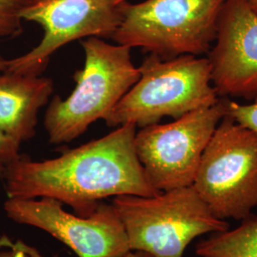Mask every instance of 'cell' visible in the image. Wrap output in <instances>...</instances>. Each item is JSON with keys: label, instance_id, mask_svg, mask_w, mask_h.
<instances>
[{"label": "cell", "instance_id": "obj_1", "mask_svg": "<svg viewBox=\"0 0 257 257\" xmlns=\"http://www.w3.org/2000/svg\"><path fill=\"white\" fill-rule=\"evenodd\" d=\"M137 128L124 124L52 159L32 161L20 156L1 170L8 197L54 198L88 216L108 197L160 193L148 181L138 159Z\"/></svg>", "mask_w": 257, "mask_h": 257}, {"label": "cell", "instance_id": "obj_2", "mask_svg": "<svg viewBox=\"0 0 257 257\" xmlns=\"http://www.w3.org/2000/svg\"><path fill=\"white\" fill-rule=\"evenodd\" d=\"M140 77L104 118L109 127H147L169 116L209 108L220 100L211 82L208 57L184 55L161 58L150 54L140 65Z\"/></svg>", "mask_w": 257, "mask_h": 257}, {"label": "cell", "instance_id": "obj_3", "mask_svg": "<svg viewBox=\"0 0 257 257\" xmlns=\"http://www.w3.org/2000/svg\"><path fill=\"white\" fill-rule=\"evenodd\" d=\"M81 46L85 63L74 74V92L66 99L55 95L47 109L44 126L52 144L69 143L104 119L140 77L131 48L99 37L86 38Z\"/></svg>", "mask_w": 257, "mask_h": 257}, {"label": "cell", "instance_id": "obj_4", "mask_svg": "<svg viewBox=\"0 0 257 257\" xmlns=\"http://www.w3.org/2000/svg\"><path fill=\"white\" fill-rule=\"evenodd\" d=\"M111 205L125 228L131 250L154 257H183L194 239L230 229L227 221L210 211L193 186L152 196L119 195Z\"/></svg>", "mask_w": 257, "mask_h": 257}, {"label": "cell", "instance_id": "obj_5", "mask_svg": "<svg viewBox=\"0 0 257 257\" xmlns=\"http://www.w3.org/2000/svg\"><path fill=\"white\" fill-rule=\"evenodd\" d=\"M225 0H144L128 3L111 37L161 58L209 54Z\"/></svg>", "mask_w": 257, "mask_h": 257}, {"label": "cell", "instance_id": "obj_6", "mask_svg": "<svg viewBox=\"0 0 257 257\" xmlns=\"http://www.w3.org/2000/svg\"><path fill=\"white\" fill-rule=\"evenodd\" d=\"M193 189L222 220L242 221L257 207V135L225 115L203 153Z\"/></svg>", "mask_w": 257, "mask_h": 257}, {"label": "cell", "instance_id": "obj_7", "mask_svg": "<svg viewBox=\"0 0 257 257\" xmlns=\"http://www.w3.org/2000/svg\"><path fill=\"white\" fill-rule=\"evenodd\" d=\"M226 115L224 99L168 124L137 132L135 145L148 181L158 192L192 186L205 149Z\"/></svg>", "mask_w": 257, "mask_h": 257}, {"label": "cell", "instance_id": "obj_8", "mask_svg": "<svg viewBox=\"0 0 257 257\" xmlns=\"http://www.w3.org/2000/svg\"><path fill=\"white\" fill-rule=\"evenodd\" d=\"M128 0H39L22 19L43 30L37 46L7 61L4 72L42 75L60 48L89 37L111 38L123 20Z\"/></svg>", "mask_w": 257, "mask_h": 257}, {"label": "cell", "instance_id": "obj_9", "mask_svg": "<svg viewBox=\"0 0 257 257\" xmlns=\"http://www.w3.org/2000/svg\"><path fill=\"white\" fill-rule=\"evenodd\" d=\"M4 210L11 220L44 230L78 257H124L131 248L114 207L100 203L88 216L70 213L54 198H8Z\"/></svg>", "mask_w": 257, "mask_h": 257}, {"label": "cell", "instance_id": "obj_10", "mask_svg": "<svg viewBox=\"0 0 257 257\" xmlns=\"http://www.w3.org/2000/svg\"><path fill=\"white\" fill-rule=\"evenodd\" d=\"M222 98H257V14L244 0H225L208 56Z\"/></svg>", "mask_w": 257, "mask_h": 257}, {"label": "cell", "instance_id": "obj_11", "mask_svg": "<svg viewBox=\"0 0 257 257\" xmlns=\"http://www.w3.org/2000/svg\"><path fill=\"white\" fill-rule=\"evenodd\" d=\"M54 92V83L42 75L0 73V127L15 141L36 136L39 110Z\"/></svg>", "mask_w": 257, "mask_h": 257}, {"label": "cell", "instance_id": "obj_12", "mask_svg": "<svg viewBox=\"0 0 257 257\" xmlns=\"http://www.w3.org/2000/svg\"><path fill=\"white\" fill-rule=\"evenodd\" d=\"M199 257H257V216L250 214L234 230L214 232L195 247Z\"/></svg>", "mask_w": 257, "mask_h": 257}, {"label": "cell", "instance_id": "obj_13", "mask_svg": "<svg viewBox=\"0 0 257 257\" xmlns=\"http://www.w3.org/2000/svg\"><path fill=\"white\" fill-rule=\"evenodd\" d=\"M39 0H0V37L19 36L22 31V13Z\"/></svg>", "mask_w": 257, "mask_h": 257}, {"label": "cell", "instance_id": "obj_14", "mask_svg": "<svg viewBox=\"0 0 257 257\" xmlns=\"http://www.w3.org/2000/svg\"><path fill=\"white\" fill-rule=\"evenodd\" d=\"M226 115L235 120L242 126L251 130L257 135V98L249 104H239L238 102L223 98Z\"/></svg>", "mask_w": 257, "mask_h": 257}, {"label": "cell", "instance_id": "obj_15", "mask_svg": "<svg viewBox=\"0 0 257 257\" xmlns=\"http://www.w3.org/2000/svg\"><path fill=\"white\" fill-rule=\"evenodd\" d=\"M19 150L20 144L10 138L0 127V161L2 162L3 167L20 157Z\"/></svg>", "mask_w": 257, "mask_h": 257}, {"label": "cell", "instance_id": "obj_16", "mask_svg": "<svg viewBox=\"0 0 257 257\" xmlns=\"http://www.w3.org/2000/svg\"><path fill=\"white\" fill-rule=\"evenodd\" d=\"M0 257H43L37 249L23 244L21 247L0 251Z\"/></svg>", "mask_w": 257, "mask_h": 257}, {"label": "cell", "instance_id": "obj_17", "mask_svg": "<svg viewBox=\"0 0 257 257\" xmlns=\"http://www.w3.org/2000/svg\"><path fill=\"white\" fill-rule=\"evenodd\" d=\"M2 168H3V164H2V162L0 161V172H1ZM23 244H24V243H23V242H20V241H18V242H16V243H14V242H13L8 236H6V235H3V236L0 237V248H19L20 246H22Z\"/></svg>", "mask_w": 257, "mask_h": 257}, {"label": "cell", "instance_id": "obj_18", "mask_svg": "<svg viewBox=\"0 0 257 257\" xmlns=\"http://www.w3.org/2000/svg\"><path fill=\"white\" fill-rule=\"evenodd\" d=\"M124 257H154L144 251H138V250H131Z\"/></svg>", "mask_w": 257, "mask_h": 257}, {"label": "cell", "instance_id": "obj_19", "mask_svg": "<svg viewBox=\"0 0 257 257\" xmlns=\"http://www.w3.org/2000/svg\"><path fill=\"white\" fill-rule=\"evenodd\" d=\"M8 59H5L2 55H0V73H3L6 70Z\"/></svg>", "mask_w": 257, "mask_h": 257}, {"label": "cell", "instance_id": "obj_20", "mask_svg": "<svg viewBox=\"0 0 257 257\" xmlns=\"http://www.w3.org/2000/svg\"><path fill=\"white\" fill-rule=\"evenodd\" d=\"M244 1L257 14V0H244Z\"/></svg>", "mask_w": 257, "mask_h": 257}]
</instances>
